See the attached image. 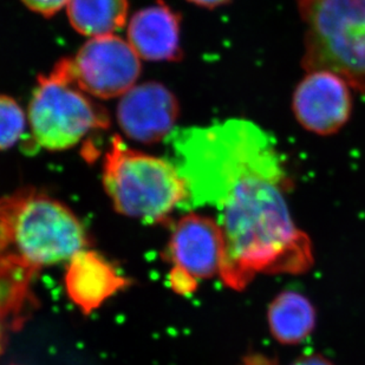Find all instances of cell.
<instances>
[{"mask_svg": "<svg viewBox=\"0 0 365 365\" xmlns=\"http://www.w3.org/2000/svg\"><path fill=\"white\" fill-rule=\"evenodd\" d=\"M289 186L283 156L271 138L228 140L203 159L199 193L202 203L220 213L225 245L219 274L225 285L242 291L262 273L311 269L312 245L289 214Z\"/></svg>", "mask_w": 365, "mask_h": 365, "instance_id": "obj_1", "label": "cell"}, {"mask_svg": "<svg viewBox=\"0 0 365 365\" xmlns=\"http://www.w3.org/2000/svg\"><path fill=\"white\" fill-rule=\"evenodd\" d=\"M89 238L76 214L35 188L0 199V314L18 327L31 307V282L44 267L69 262Z\"/></svg>", "mask_w": 365, "mask_h": 365, "instance_id": "obj_2", "label": "cell"}, {"mask_svg": "<svg viewBox=\"0 0 365 365\" xmlns=\"http://www.w3.org/2000/svg\"><path fill=\"white\" fill-rule=\"evenodd\" d=\"M103 186L118 213L145 222L165 220L190 201V188L172 161L111 140L103 165Z\"/></svg>", "mask_w": 365, "mask_h": 365, "instance_id": "obj_3", "label": "cell"}, {"mask_svg": "<svg viewBox=\"0 0 365 365\" xmlns=\"http://www.w3.org/2000/svg\"><path fill=\"white\" fill-rule=\"evenodd\" d=\"M307 32L302 66L327 70L365 93V0H294Z\"/></svg>", "mask_w": 365, "mask_h": 365, "instance_id": "obj_4", "label": "cell"}, {"mask_svg": "<svg viewBox=\"0 0 365 365\" xmlns=\"http://www.w3.org/2000/svg\"><path fill=\"white\" fill-rule=\"evenodd\" d=\"M28 118L34 142L52 152L73 148L90 131L110 124L108 111L57 66L48 76L39 77Z\"/></svg>", "mask_w": 365, "mask_h": 365, "instance_id": "obj_5", "label": "cell"}, {"mask_svg": "<svg viewBox=\"0 0 365 365\" xmlns=\"http://www.w3.org/2000/svg\"><path fill=\"white\" fill-rule=\"evenodd\" d=\"M56 66L84 93L101 100L125 95L136 86L142 69L134 48L116 35L90 38L73 58Z\"/></svg>", "mask_w": 365, "mask_h": 365, "instance_id": "obj_6", "label": "cell"}, {"mask_svg": "<svg viewBox=\"0 0 365 365\" xmlns=\"http://www.w3.org/2000/svg\"><path fill=\"white\" fill-rule=\"evenodd\" d=\"M352 90L337 73L327 70L307 71L293 91V115L297 122L312 134H337L351 118Z\"/></svg>", "mask_w": 365, "mask_h": 365, "instance_id": "obj_7", "label": "cell"}, {"mask_svg": "<svg viewBox=\"0 0 365 365\" xmlns=\"http://www.w3.org/2000/svg\"><path fill=\"white\" fill-rule=\"evenodd\" d=\"M116 115L128 138L153 145L167 140L175 130L180 106L175 95L163 84L142 83L121 97Z\"/></svg>", "mask_w": 365, "mask_h": 365, "instance_id": "obj_8", "label": "cell"}, {"mask_svg": "<svg viewBox=\"0 0 365 365\" xmlns=\"http://www.w3.org/2000/svg\"><path fill=\"white\" fill-rule=\"evenodd\" d=\"M220 225L202 214L190 213L173 228L167 257L178 269L194 279H207L220 273L224 257Z\"/></svg>", "mask_w": 365, "mask_h": 365, "instance_id": "obj_9", "label": "cell"}, {"mask_svg": "<svg viewBox=\"0 0 365 365\" xmlns=\"http://www.w3.org/2000/svg\"><path fill=\"white\" fill-rule=\"evenodd\" d=\"M129 284L103 255L86 248L73 255L66 267V293L86 314L98 309Z\"/></svg>", "mask_w": 365, "mask_h": 365, "instance_id": "obj_10", "label": "cell"}, {"mask_svg": "<svg viewBox=\"0 0 365 365\" xmlns=\"http://www.w3.org/2000/svg\"><path fill=\"white\" fill-rule=\"evenodd\" d=\"M179 14L158 1L138 11L128 25V43L145 61H179L181 52Z\"/></svg>", "mask_w": 365, "mask_h": 365, "instance_id": "obj_11", "label": "cell"}, {"mask_svg": "<svg viewBox=\"0 0 365 365\" xmlns=\"http://www.w3.org/2000/svg\"><path fill=\"white\" fill-rule=\"evenodd\" d=\"M269 324L277 341L283 344H297L314 330L316 311L307 297L294 291H285L269 305Z\"/></svg>", "mask_w": 365, "mask_h": 365, "instance_id": "obj_12", "label": "cell"}, {"mask_svg": "<svg viewBox=\"0 0 365 365\" xmlns=\"http://www.w3.org/2000/svg\"><path fill=\"white\" fill-rule=\"evenodd\" d=\"M128 0H69L66 14L70 24L90 38L115 35L127 23Z\"/></svg>", "mask_w": 365, "mask_h": 365, "instance_id": "obj_13", "label": "cell"}, {"mask_svg": "<svg viewBox=\"0 0 365 365\" xmlns=\"http://www.w3.org/2000/svg\"><path fill=\"white\" fill-rule=\"evenodd\" d=\"M26 125V116L17 101L0 93V150L16 145Z\"/></svg>", "mask_w": 365, "mask_h": 365, "instance_id": "obj_14", "label": "cell"}, {"mask_svg": "<svg viewBox=\"0 0 365 365\" xmlns=\"http://www.w3.org/2000/svg\"><path fill=\"white\" fill-rule=\"evenodd\" d=\"M29 10L41 14L43 17H52L66 7L69 0H21Z\"/></svg>", "mask_w": 365, "mask_h": 365, "instance_id": "obj_15", "label": "cell"}, {"mask_svg": "<svg viewBox=\"0 0 365 365\" xmlns=\"http://www.w3.org/2000/svg\"><path fill=\"white\" fill-rule=\"evenodd\" d=\"M169 280H170L172 289L180 294H188V293L194 292L197 287V279H194L193 277L188 276L187 273L178 269H172Z\"/></svg>", "mask_w": 365, "mask_h": 365, "instance_id": "obj_16", "label": "cell"}, {"mask_svg": "<svg viewBox=\"0 0 365 365\" xmlns=\"http://www.w3.org/2000/svg\"><path fill=\"white\" fill-rule=\"evenodd\" d=\"M292 365H334L321 355H310L307 357H302V359H297L296 362Z\"/></svg>", "mask_w": 365, "mask_h": 365, "instance_id": "obj_17", "label": "cell"}, {"mask_svg": "<svg viewBox=\"0 0 365 365\" xmlns=\"http://www.w3.org/2000/svg\"><path fill=\"white\" fill-rule=\"evenodd\" d=\"M187 1L203 9H217V7L224 6L231 0H187Z\"/></svg>", "mask_w": 365, "mask_h": 365, "instance_id": "obj_18", "label": "cell"}, {"mask_svg": "<svg viewBox=\"0 0 365 365\" xmlns=\"http://www.w3.org/2000/svg\"><path fill=\"white\" fill-rule=\"evenodd\" d=\"M5 324L1 314H0V351H1V344H3V325Z\"/></svg>", "mask_w": 365, "mask_h": 365, "instance_id": "obj_19", "label": "cell"}]
</instances>
